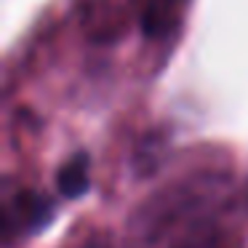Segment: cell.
I'll return each instance as SVG.
<instances>
[{"label": "cell", "mask_w": 248, "mask_h": 248, "mask_svg": "<svg viewBox=\"0 0 248 248\" xmlns=\"http://www.w3.org/2000/svg\"><path fill=\"white\" fill-rule=\"evenodd\" d=\"M232 195L227 173L205 171L187 176L171 187L155 192L134 216V230L144 240H163L168 235H189L200 227H211L224 211Z\"/></svg>", "instance_id": "obj_1"}, {"label": "cell", "mask_w": 248, "mask_h": 248, "mask_svg": "<svg viewBox=\"0 0 248 248\" xmlns=\"http://www.w3.org/2000/svg\"><path fill=\"white\" fill-rule=\"evenodd\" d=\"M54 216V205L35 189H11L3 200V232L6 237L32 235L43 230Z\"/></svg>", "instance_id": "obj_2"}, {"label": "cell", "mask_w": 248, "mask_h": 248, "mask_svg": "<svg viewBox=\"0 0 248 248\" xmlns=\"http://www.w3.org/2000/svg\"><path fill=\"white\" fill-rule=\"evenodd\" d=\"M83 30L91 40L107 43L123 35L131 16V0H78Z\"/></svg>", "instance_id": "obj_3"}, {"label": "cell", "mask_w": 248, "mask_h": 248, "mask_svg": "<svg viewBox=\"0 0 248 248\" xmlns=\"http://www.w3.org/2000/svg\"><path fill=\"white\" fill-rule=\"evenodd\" d=\"M189 0H144L139 27L150 40H168L179 30Z\"/></svg>", "instance_id": "obj_4"}, {"label": "cell", "mask_w": 248, "mask_h": 248, "mask_svg": "<svg viewBox=\"0 0 248 248\" xmlns=\"http://www.w3.org/2000/svg\"><path fill=\"white\" fill-rule=\"evenodd\" d=\"M56 187L64 198H80L91 187V157L88 152H75L62 163L56 173Z\"/></svg>", "instance_id": "obj_5"}, {"label": "cell", "mask_w": 248, "mask_h": 248, "mask_svg": "<svg viewBox=\"0 0 248 248\" xmlns=\"http://www.w3.org/2000/svg\"><path fill=\"white\" fill-rule=\"evenodd\" d=\"M157 147H163L160 136H147L139 147H136V155H134V166L139 168V173H152L157 166H160V157H157Z\"/></svg>", "instance_id": "obj_6"}, {"label": "cell", "mask_w": 248, "mask_h": 248, "mask_svg": "<svg viewBox=\"0 0 248 248\" xmlns=\"http://www.w3.org/2000/svg\"><path fill=\"white\" fill-rule=\"evenodd\" d=\"M67 248H112V235L104 230H91L83 237H78L75 243H70Z\"/></svg>", "instance_id": "obj_7"}]
</instances>
